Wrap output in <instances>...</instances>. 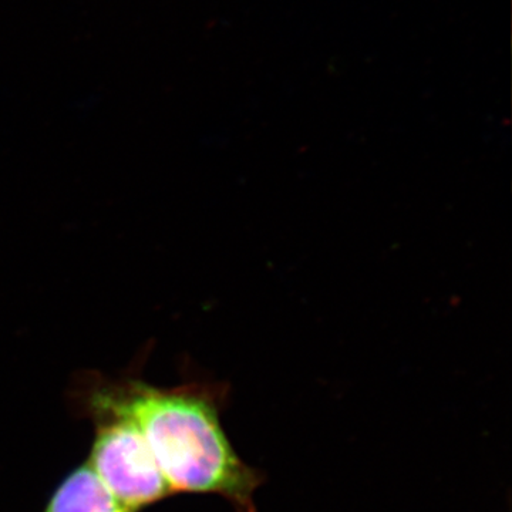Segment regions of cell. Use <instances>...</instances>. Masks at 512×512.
Wrapping results in <instances>:
<instances>
[{
    "label": "cell",
    "mask_w": 512,
    "mask_h": 512,
    "mask_svg": "<svg viewBox=\"0 0 512 512\" xmlns=\"http://www.w3.org/2000/svg\"><path fill=\"white\" fill-rule=\"evenodd\" d=\"M84 375L136 421L171 493L220 495L235 512H256L264 474L241 460L222 429L228 384L190 380L160 387L137 372Z\"/></svg>",
    "instance_id": "1"
},
{
    "label": "cell",
    "mask_w": 512,
    "mask_h": 512,
    "mask_svg": "<svg viewBox=\"0 0 512 512\" xmlns=\"http://www.w3.org/2000/svg\"><path fill=\"white\" fill-rule=\"evenodd\" d=\"M70 402L80 417L93 423L86 463L119 503L141 512L174 495L136 421L103 396L84 372L73 380Z\"/></svg>",
    "instance_id": "2"
},
{
    "label": "cell",
    "mask_w": 512,
    "mask_h": 512,
    "mask_svg": "<svg viewBox=\"0 0 512 512\" xmlns=\"http://www.w3.org/2000/svg\"><path fill=\"white\" fill-rule=\"evenodd\" d=\"M42 512H131L119 503L89 464L77 466L60 481Z\"/></svg>",
    "instance_id": "3"
}]
</instances>
